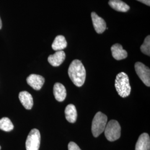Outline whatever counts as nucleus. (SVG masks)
<instances>
[{
	"instance_id": "f257e3e1",
	"label": "nucleus",
	"mask_w": 150,
	"mask_h": 150,
	"mask_svg": "<svg viewBox=\"0 0 150 150\" xmlns=\"http://www.w3.org/2000/svg\"><path fill=\"white\" fill-rule=\"evenodd\" d=\"M68 74L70 79L76 86L81 87L84 84L86 79V70L80 60L75 59L71 63Z\"/></svg>"
},
{
	"instance_id": "f03ea898",
	"label": "nucleus",
	"mask_w": 150,
	"mask_h": 150,
	"mask_svg": "<svg viewBox=\"0 0 150 150\" xmlns=\"http://www.w3.org/2000/svg\"><path fill=\"white\" fill-rule=\"evenodd\" d=\"M115 86L118 95L121 97L125 98L129 95L131 88L129 76L126 73L121 72L116 76Z\"/></svg>"
},
{
	"instance_id": "7ed1b4c3",
	"label": "nucleus",
	"mask_w": 150,
	"mask_h": 150,
	"mask_svg": "<svg viewBox=\"0 0 150 150\" xmlns=\"http://www.w3.org/2000/svg\"><path fill=\"white\" fill-rule=\"evenodd\" d=\"M107 123V117L106 115L101 112H98L92 122V133L95 137H97L104 131Z\"/></svg>"
},
{
	"instance_id": "20e7f679",
	"label": "nucleus",
	"mask_w": 150,
	"mask_h": 150,
	"mask_svg": "<svg viewBox=\"0 0 150 150\" xmlns=\"http://www.w3.org/2000/svg\"><path fill=\"white\" fill-rule=\"evenodd\" d=\"M121 130V126L118 121L111 120L107 123L104 130L105 137L109 141H115L120 137Z\"/></svg>"
},
{
	"instance_id": "39448f33",
	"label": "nucleus",
	"mask_w": 150,
	"mask_h": 150,
	"mask_svg": "<svg viewBox=\"0 0 150 150\" xmlns=\"http://www.w3.org/2000/svg\"><path fill=\"white\" fill-rule=\"evenodd\" d=\"M41 142V134L38 129H31L26 141V150H38Z\"/></svg>"
},
{
	"instance_id": "423d86ee",
	"label": "nucleus",
	"mask_w": 150,
	"mask_h": 150,
	"mask_svg": "<svg viewBox=\"0 0 150 150\" xmlns=\"http://www.w3.org/2000/svg\"><path fill=\"white\" fill-rule=\"evenodd\" d=\"M136 74L146 86H150V68L140 62H137L134 64Z\"/></svg>"
},
{
	"instance_id": "0eeeda50",
	"label": "nucleus",
	"mask_w": 150,
	"mask_h": 150,
	"mask_svg": "<svg viewBox=\"0 0 150 150\" xmlns=\"http://www.w3.org/2000/svg\"><path fill=\"white\" fill-rule=\"evenodd\" d=\"M28 85L35 90H40L45 83V79L42 76L36 74H31L28 76L26 79Z\"/></svg>"
},
{
	"instance_id": "6e6552de",
	"label": "nucleus",
	"mask_w": 150,
	"mask_h": 150,
	"mask_svg": "<svg viewBox=\"0 0 150 150\" xmlns=\"http://www.w3.org/2000/svg\"><path fill=\"white\" fill-rule=\"evenodd\" d=\"M92 21L94 28L97 33L101 34L106 29V23L101 17L98 16L95 12L91 13Z\"/></svg>"
},
{
	"instance_id": "1a4fd4ad",
	"label": "nucleus",
	"mask_w": 150,
	"mask_h": 150,
	"mask_svg": "<svg viewBox=\"0 0 150 150\" xmlns=\"http://www.w3.org/2000/svg\"><path fill=\"white\" fill-rule=\"evenodd\" d=\"M66 58V54L64 51H56L53 54L48 56V62L54 67H58L62 64Z\"/></svg>"
},
{
	"instance_id": "9d476101",
	"label": "nucleus",
	"mask_w": 150,
	"mask_h": 150,
	"mask_svg": "<svg viewBox=\"0 0 150 150\" xmlns=\"http://www.w3.org/2000/svg\"><path fill=\"white\" fill-rule=\"evenodd\" d=\"M150 150V136L147 133H143L139 136L136 142L135 150Z\"/></svg>"
},
{
	"instance_id": "9b49d317",
	"label": "nucleus",
	"mask_w": 150,
	"mask_h": 150,
	"mask_svg": "<svg viewBox=\"0 0 150 150\" xmlns=\"http://www.w3.org/2000/svg\"><path fill=\"white\" fill-rule=\"evenodd\" d=\"M113 57L116 60L125 59L127 57V52L123 50L122 45L119 43H116L112 45L111 48Z\"/></svg>"
},
{
	"instance_id": "f8f14e48",
	"label": "nucleus",
	"mask_w": 150,
	"mask_h": 150,
	"mask_svg": "<svg viewBox=\"0 0 150 150\" xmlns=\"http://www.w3.org/2000/svg\"><path fill=\"white\" fill-rule=\"evenodd\" d=\"M54 95L57 101L59 102L64 101L67 95L65 87L60 83H56L54 86Z\"/></svg>"
},
{
	"instance_id": "ddd939ff",
	"label": "nucleus",
	"mask_w": 150,
	"mask_h": 150,
	"mask_svg": "<svg viewBox=\"0 0 150 150\" xmlns=\"http://www.w3.org/2000/svg\"><path fill=\"white\" fill-rule=\"evenodd\" d=\"M19 99L26 109L31 110L33 105V101L32 95L27 91H22L19 93Z\"/></svg>"
},
{
	"instance_id": "4468645a",
	"label": "nucleus",
	"mask_w": 150,
	"mask_h": 150,
	"mask_svg": "<svg viewBox=\"0 0 150 150\" xmlns=\"http://www.w3.org/2000/svg\"><path fill=\"white\" fill-rule=\"evenodd\" d=\"M65 117L66 120L70 123H75L77 120V113L74 105H68L64 110Z\"/></svg>"
},
{
	"instance_id": "2eb2a0df",
	"label": "nucleus",
	"mask_w": 150,
	"mask_h": 150,
	"mask_svg": "<svg viewBox=\"0 0 150 150\" xmlns=\"http://www.w3.org/2000/svg\"><path fill=\"white\" fill-rule=\"evenodd\" d=\"M109 5L113 10L118 12H126L129 10V6L121 0H110Z\"/></svg>"
},
{
	"instance_id": "dca6fc26",
	"label": "nucleus",
	"mask_w": 150,
	"mask_h": 150,
	"mask_svg": "<svg viewBox=\"0 0 150 150\" xmlns=\"http://www.w3.org/2000/svg\"><path fill=\"white\" fill-rule=\"evenodd\" d=\"M67 46V42L66 38L62 35H59L56 36L54 40V42L52 45V48L56 51H62Z\"/></svg>"
},
{
	"instance_id": "f3484780",
	"label": "nucleus",
	"mask_w": 150,
	"mask_h": 150,
	"mask_svg": "<svg viewBox=\"0 0 150 150\" xmlns=\"http://www.w3.org/2000/svg\"><path fill=\"white\" fill-rule=\"evenodd\" d=\"M14 128L13 125L8 117H3L0 119V129L6 131H11Z\"/></svg>"
},
{
	"instance_id": "a211bd4d",
	"label": "nucleus",
	"mask_w": 150,
	"mask_h": 150,
	"mask_svg": "<svg viewBox=\"0 0 150 150\" xmlns=\"http://www.w3.org/2000/svg\"><path fill=\"white\" fill-rule=\"evenodd\" d=\"M140 50L143 54L149 56H150V36L149 35L145 38L143 44L140 47Z\"/></svg>"
},
{
	"instance_id": "6ab92c4d",
	"label": "nucleus",
	"mask_w": 150,
	"mask_h": 150,
	"mask_svg": "<svg viewBox=\"0 0 150 150\" xmlns=\"http://www.w3.org/2000/svg\"><path fill=\"white\" fill-rule=\"evenodd\" d=\"M69 150H81L79 146L74 142H70L68 145Z\"/></svg>"
},
{
	"instance_id": "aec40b11",
	"label": "nucleus",
	"mask_w": 150,
	"mask_h": 150,
	"mask_svg": "<svg viewBox=\"0 0 150 150\" xmlns=\"http://www.w3.org/2000/svg\"><path fill=\"white\" fill-rule=\"evenodd\" d=\"M137 1H139V2L143 3L144 4H145V5H146L148 6H150V0H137Z\"/></svg>"
},
{
	"instance_id": "412c9836",
	"label": "nucleus",
	"mask_w": 150,
	"mask_h": 150,
	"mask_svg": "<svg viewBox=\"0 0 150 150\" xmlns=\"http://www.w3.org/2000/svg\"><path fill=\"white\" fill-rule=\"evenodd\" d=\"M2 26V21H1V17H0V30L1 29Z\"/></svg>"
},
{
	"instance_id": "4be33fe9",
	"label": "nucleus",
	"mask_w": 150,
	"mask_h": 150,
	"mask_svg": "<svg viewBox=\"0 0 150 150\" xmlns=\"http://www.w3.org/2000/svg\"><path fill=\"white\" fill-rule=\"evenodd\" d=\"M1 146H0V150H1Z\"/></svg>"
}]
</instances>
